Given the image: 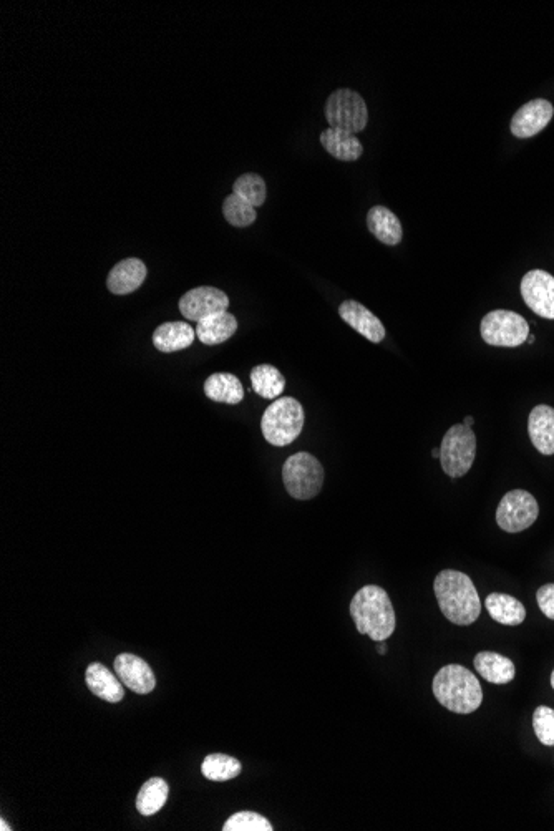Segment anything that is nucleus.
I'll return each mask as SVG.
<instances>
[{"mask_svg":"<svg viewBox=\"0 0 554 831\" xmlns=\"http://www.w3.org/2000/svg\"><path fill=\"white\" fill-rule=\"evenodd\" d=\"M478 674L491 684H508L516 676L515 664L508 657L496 652H478L473 659Z\"/></svg>","mask_w":554,"mask_h":831,"instance_id":"412c9836","label":"nucleus"},{"mask_svg":"<svg viewBox=\"0 0 554 831\" xmlns=\"http://www.w3.org/2000/svg\"><path fill=\"white\" fill-rule=\"evenodd\" d=\"M528 344H535V336H528Z\"/></svg>","mask_w":554,"mask_h":831,"instance_id":"e433bc0d","label":"nucleus"},{"mask_svg":"<svg viewBox=\"0 0 554 831\" xmlns=\"http://www.w3.org/2000/svg\"><path fill=\"white\" fill-rule=\"evenodd\" d=\"M0 830L9 831L12 830V828H10L9 825H7V823H5L4 820H2V822H0Z\"/></svg>","mask_w":554,"mask_h":831,"instance_id":"72a5a7b5","label":"nucleus"},{"mask_svg":"<svg viewBox=\"0 0 554 831\" xmlns=\"http://www.w3.org/2000/svg\"><path fill=\"white\" fill-rule=\"evenodd\" d=\"M350 616L354 619L357 631L375 642L387 641L397 626L389 594L374 584L364 586L359 593H355L350 603Z\"/></svg>","mask_w":554,"mask_h":831,"instance_id":"f03ea898","label":"nucleus"},{"mask_svg":"<svg viewBox=\"0 0 554 831\" xmlns=\"http://www.w3.org/2000/svg\"><path fill=\"white\" fill-rule=\"evenodd\" d=\"M367 226L370 233L387 246H397L404 238V229L400 219L385 206H374L367 214Z\"/></svg>","mask_w":554,"mask_h":831,"instance_id":"6ab92c4d","label":"nucleus"},{"mask_svg":"<svg viewBox=\"0 0 554 831\" xmlns=\"http://www.w3.org/2000/svg\"><path fill=\"white\" fill-rule=\"evenodd\" d=\"M282 482L296 500H311L324 485V468L311 453L301 452L287 458L282 467Z\"/></svg>","mask_w":554,"mask_h":831,"instance_id":"423d86ee","label":"nucleus"},{"mask_svg":"<svg viewBox=\"0 0 554 831\" xmlns=\"http://www.w3.org/2000/svg\"><path fill=\"white\" fill-rule=\"evenodd\" d=\"M205 394L218 404L236 405L244 399L241 380L233 374H213L205 382Z\"/></svg>","mask_w":554,"mask_h":831,"instance_id":"b1692460","label":"nucleus"},{"mask_svg":"<svg viewBox=\"0 0 554 831\" xmlns=\"http://www.w3.org/2000/svg\"><path fill=\"white\" fill-rule=\"evenodd\" d=\"M377 652H379V654H385V652H387V646H385L384 641L377 642Z\"/></svg>","mask_w":554,"mask_h":831,"instance_id":"473e14b6","label":"nucleus"},{"mask_svg":"<svg viewBox=\"0 0 554 831\" xmlns=\"http://www.w3.org/2000/svg\"><path fill=\"white\" fill-rule=\"evenodd\" d=\"M223 214L229 224H233L236 228H246L256 221L258 214L256 208L249 205L243 198L238 195H229L223 203Z\"/></svg>","mask_w":554,"mask_h":831,"instance_id":"c85d7f7f","label":"nucleus"},{"mask_svg":"<svg viewBox=\"0 0 554 831\" xmlns=\"http://www.w3.org/2000/svg\"><path fill=\"white\" fill-rule=\"evenodd\" d=\"M146 273L148 271H146L143 261L137 258L125 259L122 263H118L108 274V291L117 294V296H125V294L137 291L138 287L145 281Z\"/></svg>","mask_w":554,"mask_h":831,"instance_id":"2eb2a0df","label":"nucleus"},{"mask_svg":"<svg viewBox=\"0 0 554 831\" xmlns=\"http://www.w3.org/2000/svg\"><path fill=\"white\" fill-rule=\"evenodd\" d=\"M551 686H553L554 689V671L553 674H551Z\"/></svg>","mask_w":554,"mask_h":831,"instance_id":"4c0bfd02","label":"nucleus"},{"mask_svg":"<svg viewBox=\"0 0 554 831\" xmlns=\"http://www.w3.org/2000/svg\"><path fill=\"white\" fill-rule=\"evenodd\" d=\"M432 689L438 702L455 714H472L483 702L477 677L458 664L442 667L433 677Z\"/></svg>","mask_w":554,"mask_h":831,"instance_id":"7ed1b4c3","label":"nucleus"},{"mask_svg":"<svg viewBox=\"0 0 554 831\" xmlns=\"http://www.w3.org/2000/svg\"><path fill=\"white\" fill-rule=\"evenodd\" d=\"M241 762L234 757L224 754H213L206 757L201 765V772L211 782H228L241 773Z\"/></svg>","mask_w":554,"mask_h":831,"instance_id":"bb28decb","label":"nucleus"},{"mask_svg":"<svg viewBox=\"0 0 554 831\" xmlns=\"http://www.w3.org/2000/svg\"><path fill=\"white\" fill-rule=\"evenodd\" d=\"M304 427V409L292 397H282L269 405L261 420V430L274 447H286L301 435Z\"/></svg>","mask_w":554,"mask_h":831,"instance_id":"20e7f679","label":"nucleus"},{"mask_svg":"<svg viewBox=\"0 0 554 831\" xmlns=\"http://www.w3.org/2000/svg\"><path fill=\"white\" fill-rule=\"evenodd\" d=\"M324 113L329 128H336L352 135L362 132L369 122V110L364 98L350 88H339L332 93L331 97L327 98Z\"/></svg>","mask_w":554,"mask_h":831,"instance_id":"0eeeda50","label":"nucleus"},{"mask_svg":"<svg viewBox=\"0 0 554 831\" xmlns=\"http://www.w3.org/2000/svg\"><path fill=\"white\" fill-rule=\"evenodd\" d=\"M533 729L541 744L554 747V710L550 707H538L533 714Z\"/></svg>","mask_w":554,"mask_h":831,"instance_id":"7c9ffc66","label":"nucleus"},{"mask_svg":"<svg viewBox=\"0 0 554 831\" xmlns=\"http://www.w3.org/2000/svg\"><path fill=\"white\" fill-rule=\"evenodd\" d=\"M520 289L531 311L545 319H554V276L541 269H533L521 279Z\"/></svg>","mask_w":554,"mask_h":831,"instance_id":"9d476101","label":"nucleus"},{"mask_svg":"<svg viewBox=\"0 0 554 831\" xmlns=\"http://www.w3.org/2000/svg\"><path fill=\"white\" fill-rule=\"evenodd\" d=\"M438 606L450 623L470 626L480 618L482 603L475 584L467 574L445 569L433 583Z\"/></svg>","mask_w":554,"mask_h":831,"instance_id":"f257e3e1","label":"nucleus"},{"mask_svg":"<svg viewBox=\"0 0 554 831\" xmlns=\"http://www.w3.org/2000/svg\"><path fill=\"white\" fill-rule=\"evenodd\" d=\"M485 606L491 618L505 626H520L526 619L525 606L510 594H490L486 598Z\"/></svg>","mask_w":554,"mask_h":831,"instance_id":"5701e85b","label":"nucleus"},{"mask_svg":"<svg viewBox=\"0 0 554 831\" xmlns=\"http://www.w3.org/2000/svg\"><path fill=\"white\" fill-rule=\"evenodd\" d=\"M531 442L541 455H554V409L550 405H538L531 410L528 420Z\"/></svg>","mask_w":554,"mask_h":831,"instance_id":"dca6fc26","label":"nucleus"},{"mask_svg":"<svg viewBox=\"0 0 554 831\" xmlns=\"http://www.w3.org/2000/svg\"><path fill=\"white\" fill-rule=\"evenodd\" d=\"M432 457L433 458H440V448H433Z\"/></svg>","mask_w":554,"mask_h":831,"instance_id":"c9c22d12","label":"nucleus"},{"mask_svg":"<svg viewBox=\"0 0 554 831\" xmlns=\"http://www.w3.org/2000/svg\"><path fill=\"white\" fill-rule=\"evenodd\" d=\"M251 384L256 394L263 399L276 400L286 389V379L274 365H256L251 370Z\"/></svg>","mask_w":554,"mask_h":831,"instance_id":"393cba45","label":"nucleus"},{"mask_svg":"<svg viewBox=\"0 0 554 831\" xmlns=\"http://www.w3.org/2000/svg\"><path fill=\"white\" fill-rule=\"evenodd\" d=\"M229 299L216 287H196L180 299V312L190 321L200 322L206 317L228 309Z\"/></svg>","mask_w":554,"mask_h":831,"instance_id":"9b49d317","label":"nucleus"},{"mask_svg":"<svg viewBox=\"0 0 554 831\" xmlns=\"http://www.w3.org/2000/svg\"><path fill=\"white\" fill-rule=\"evenodd\" d=\"M483 341L495 347H518L530 336V326L525 317L516 312L491 311L483 317L480 326Z\"/></svg>","mask_w":554,"mask_h":831,"instance_id":"6e6552de","label":"nucleus"},{"mask_svg":"<svg viewBox=\"0 0 554 831\" xmlns=\"http://www.w3.org/2000/svg\"><path fill=\"white\" fill-rule=\"evenodd\" d=\"M540 515L535 496L525 490H513L501 498L496 523L506 533H520L530 528Z\"/></svg>","mask_w":554,"mask_h":831,"instance_id":"1a4fd4ad","label":"nucleus"},{"mask_svg":"<svg viewBox=\"0 0 554 831\" xmlns=\"http://www.w3.org/2000/svg\"><path fill=\"white\" fill-rule=\"evenodd\" d=\"M170 795L168 783L160 777H153L143 783L137 797V810L143 817H151L165 807L166 800Z\"/></svg>","mask_w":554,"mask_h":831,"instance_id":"a878e982","label":"nucleus"},{"mask_svg":"<svg viewBox=\"0 0 554 831\" xmlns=\"http://www.w3.org/2000/svg\"><path fill=\"white\" fill-rule=\"evenodd\" d=\"M273 825L268 818L254 812H239L234 813L233 817L228 818V822L224 823L223 831H273Z\"/></svg>","mask_w":554,"mask_h":831,"instance_id":"c756f323","label":"nucleus"},{"mask_svg":"<svg viewBox=\"0 0 554 831\" xmlns=\"http://www.w3.org/2000/svg\"><path fill=\"white\" fill-rule=\"evenodd\" d=\"M339 316L346 321L352 329L359 332L360 336L369 339L374 344L384 341L385 327L379 317L372 314L367 307L357 301L342 302L339 307Z\"/></svg>","mask_w":554,"mask_h":831,"instance_id":"4468645a","label":"nucleus"},{"mask_svg":"<svg viewBox=\"0 0 554 831\" xmlns=\"http://www.w3.org/2000/svg\"><path fill=\"white\" fill-rule=\"evenodd\" d=\"M477 457V437L465 423L453 425L440 445V462L448 477L462 478L472 470Z\"/></svg>","mask_w":554,"mask_h":831,"instance_id":"39448f33","label":"nucleus"},{"mask_svg":"<svg viewBox=\"0 0 554 831\" xmlns=\"http://www.w3.org/2000/svg\"><path fill=\"white\" fill-rule=\"evenodd\" d=\"M234 195L243 198L246 203L254 206H263L266 201V183H264L261 176L256 173H246V175L239 176L238 180L234 181L233 185Z\"/></svg>","mask_w":554,"mask_h":831,"instance_id":"cd10ccee","label":"nucleus"},{"mask_svg":"<svg viewBox=\"0 0 554 831\" xmlns=\"http://www.w3.org/2000/svg\"><path fill=\"white\" fill-rule=\"evenodd\" d=\"M115 672H117L118 679L123 682V686H127L130 691L137 692V694H150L156 686V677L148 666V662L143 661L141 657L135 654H120L115 659Z\"/></svg>","mask_w":554,"mask_h":831,"instance_id":"ddd939ff","label":"nucleus"},{"mask_svg":"<svg viewBox=\"0 0 554 831\" xmlns=\"http://www.w3.org/2000/svg\"><path fill=\"white\" fill-rule=\"evenodd\" d=\"M554 115V108L551 102L545 98L531 100L515 113L511 120V133L516 138H531L538 135L541 130L548 127Z\"/></svg>","mask_w":554,"mask_h":831,"instance_id":"f8f14e48","label":"nucleus"},{"mask_svg":"<svg viewBox=\"0 0 554 831\" xmlns=\"http://www.w3.org/2000/svg\"><path fill=\"white\" fill-rule=\"evenodd\" d=\"M238 331V321L228 311L218 312L196 322V337L206 346H218L228 341Z\"/></svg>","mask_w":554,"mask_h":831,"instance_id":"a211bd4d","label":"nucleus"},{"mask_svg":"<svg viewBox=\"0 0 554 831\" xmlns=\"http://www.w3.org/2000/svg\"><path fill=\"white\" fill-rule=\"evenodd\" d=\"M463 423H465V425H467V427H472V425H473V417H467V418H465V420H463Z\"/></svg>","mask_w":554,"mask_h":831,"instance_id":"f704fd0d","label":"nucleus"},{"mask_svg":"<svg viewBox=\"0 0 554 831\" xmlns=\"http://www.w3.org/2000/svg\"><path fill=\"white\" fill-rule=\"evenodd\" d=\"M85 679H87L88 689L110 704H117L125 695L123 682L100 662H93L87 667Z\"/></svg>","mask_w":554,"mask_h":831,"instance_id":"f3484780","label":"nucleus"},{"mask_svg":"<svg viewBox=\"0 0 554 831\" xmlns=\"http://www.w3.org/2000/svg\"><path fill=\"white\" fill-rule=\"evenodd\" d=\"M196 331L185 322H165L153 334V344L156 350L170 354L178 350L188 349L195 341Z\"/></svg>","mask_w":554,"mask_h":831,"instance_id":"aec40b11","label":"nucleus"},{"mask_svg":"<svg viewBox=\"0 0 554 831\" xmlns=\"http://www.w3.org/2000/svg\"><path fill=\"white\" fill-rule=\"evenodd\" d=\"M321 145L324 146V150L329 151V155L341 161L359 160L364 153V146L359 138L336 128H327L321 133Z\"/></svg>","mask_w":554,"mask_h":831,"instance_id":"4be33fe9","label":"nucleus"},{"mask_svg":"<svg viewBox=\"0 0 554 831\" xmlns=\"http://www.w3.org/2000/svg\"><path fill=\"white\" fill-rule=\"evenodd\" d=\"M538 606H540L541 613L545 614L546 618L554 621V584H545L538 589Z\"/></svg>","mask_w":554,"mask_h":831,"instance_id":"2f4dec72","label":"nucleus"}]
</instances>
